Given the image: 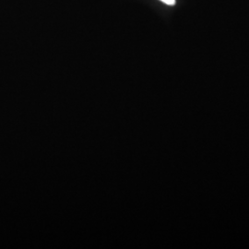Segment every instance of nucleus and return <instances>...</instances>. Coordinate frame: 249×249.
<instances>
[{
	"instance_id": "1",
	"label": "nucleus",
	"mask_w": 249,
	"mask_h": 249,
	"mask_svg": "<svg viewBox=\"0 0 249 249\" xmlns=\"http://www.w3.org/2000/svg\"><path fill=\"white\" fill-rule=\"evenodd\" d=\"M160 1L163 2L166 5H169V6H173L176 4V0H160Z\"/></svg>"
}]
</instances>
